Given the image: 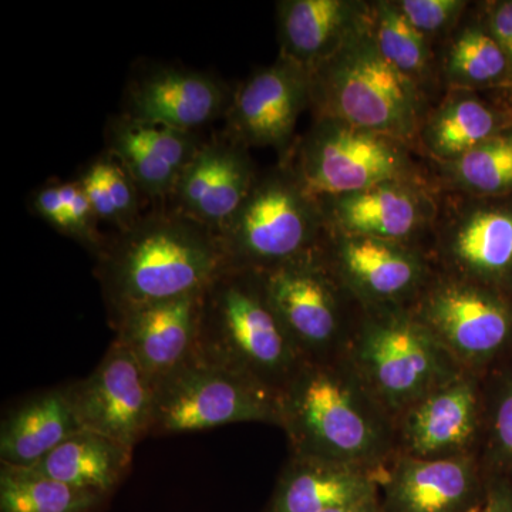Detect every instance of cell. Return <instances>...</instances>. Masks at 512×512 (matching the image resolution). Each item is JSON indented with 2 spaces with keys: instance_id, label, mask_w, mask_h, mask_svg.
<instances>
[{
  "instance_id": "cell-1",
  "label": "cell",
  "mask_w": 512,
  "mask_h": 512,
  "mask_svg": "<svg viewBox=\"0 0 512 512\" xmlns=\"http://www.w3.org/2000/svg\"><path fill=\"white\" fill-rule=\"evenodd\" d=\"M293 456L383 476L396 456L394 423L345 357L308 360L279 397Z\"/></svg>"
},
{
  "instance_id": "cell-2",
  "label": "cell",
  "mask_w": 512,
  "mask_h": 512,
  "mask_svg": "<svg viewBox=\"0 0 512 512\" xmlns=\"http://www.w3.org/2000/svg\"><path fill=\"white\" fill-rule=\"evenodd\" d=\"M227 271L217 235L178 212L127 229L107 256L103 279L121 318L154 303L208 292Z\"/></svg>"
},
{
  "instance_id": "cell-3",
  "label": "cell",
  "mask_w": 512,
  "mask_h": 512,
  "mask_svg": "<svg viewBox=\"0 0 512 512\" xmlns=\"http://www.w3.org/2000/svg\"><path fill=\"white\" fill-rule=\"evenodd\" d=\"M315 119H336L417 147L426 92L387 62L370 22L311 72Z\"/></svg>"
},
{
  "instance_id": "cell-4",
  "label": "cell",
  "mask_w": 512,
  "mask_h": 512,
  "mask_svg": "<svg viewBox=\"0 0 512 512\" xmlns=\"http://www.w3.org/2000/svg\"><path fill=\"white\" fill-rule=\"evenodd\" d=\"M195 353L279 397L308 362L269 305L255 272L227 271L212 285Z\"/></svg>"
},
{
  "instance_id": "cell-5",
  "label": "cell",
  "mask_w": 512,
  "mask_h": 512,
  "mask_svg": "<svg viewBox=\"0 0 512 512\" xmlns=\"http://www.w3.org/2000/svg\"><path fill=\"white\" fill-rule=\"evenodd\" d=\"M328 228L318 198L281 164L217 232L228 271L265 272L320 251Z\"/></svg>"
},
{
  "instance_id": "cell-6",
  "label": "cell",
  "mask_w": 512,
  "mask_h": 512,
  "mask_svg": "<svg viewBox=\"0 0 512 512\" xmlns=\"http://www.w3.org/2000/svg\"><path fill=\"white\" fill-rule=\"evenodd\" d=\"M343 357L393 423L463 370L409 308L363 311Z\"/></svg>"
},
{
  "instance_id": "cell-7",
  "label": "cell",
  "mask_w": 512,
  "mask_h": 512,
  "mask_svg": "<svg viewBox=\"0 0 512 512\" xmlns=\"http://www.w3.org/2000/svg\"><path fill=\"white\" fill-rule=\"evenodd\" d=\"M416 150L399 138L322 117L282 164L313 197H333L392 181H434Z\"/></svg>"
},
{
  "instance_id": "cell-8",
  "label": "cell",
  "mask_w": 512,
  "mask_h": 512,
  "mask_svg": "<svg viewBox=\"0 0 512 512\" xmlns=\"http://www.w3.org/2000/svg\"><path fill=\"white\" fill-rule=\"evenodd\" d=\"M409 311L467 372L485 376L512 356V291L437 271Z\"/></svg>"
},
{
  "instance_id": "cell-9",
  "label": "cell",
  "mask_w": 512,
  "mask_h": 512,
  "mask_svg": "<svg viewBox=\"0 0 512 512\" xmlns=\"http://www.w3.org/2000/svg\"><path fill=\"white\" fill-rule=\"evenodd\" d=\"M151 436L195 433L234 423L281 424V402L271 392L197 353L156 383Z\"/></svg>"
},
{
  "instance_id": "cell-10",
  "label": "cell",
  "mask_w": 512,
  "mask_h": 512,
  "mask_svg": "<svg viewBox=\"0 0 512 512\" xmlns=\"http://www.w3.org/2000/svg\"><path fill=\"white\" fill-rule=\"evenodd\" d=\"M256 275L269 305L306 360L345 355L363 309L333 274L322 248Z\"/></svg>"
},
{
  "instance_id": "cell-11",
  "label": "cell",
  "mask_w": 512,
  "mask_h": 512,
  "mask_svg": "<svg viewBox=\"0 0 512 512\" xmlns=\"http://www.w3.org/2000/svg\"><path fill=\"white\" fill-rule=\"evenodd\" d=\"M430 256L443 274L512 291V195L440 190Z\"/></svg>"
},
{
  "instance_id": "cell-12",
  "label": "cell",
  "mask_w": 512,
  "mask_h": 512,
  "mask_svg": "<svg viewBox=\"0 0 512 512\" xmlns=\"http://www.w3.org/2000/svg\"><path fill=\"white\" fill-rule=\"evenodd\" d=\"M322 254L363 311L410 308L437 272L427 249L342 232L328 231Z\"/></svg>"
},
{
  "instance_id": "cell-13",
  "label": "cell",
  "mask_w": 512,
  "mask_h": 512,
  "mask_svg": "<svg viewBox=\"0 0 512 512\" xmlns=\"http://www.w3.org/2000/svg\"><path fill=\"white\" fill-rule=\"evenodd\" d=\"M484 423V376L461 370L394 420L396 456L478 457Z\"/></svg>"
},
{
  "instance_id": "cell-14",
  "label": "cell",
  "mask_w": 512,
  "mask_h": 512,
  "mask_svg": "<svg viewBox=\"0 0 512 512\" xmlns=\"http://www.w3.org/2000/svg\"><path fill=\"white\" fill-rule=\"evenodd\" d=\"M83 430L130 450L153 429L156 383L136 357L114 340L92 375L69 387Z\"/></svg>"
},
{
  "instance_id": "cell-15",
  "label": "cell",
  "mask_w": 512,
  "mask_h": 512,
  "mask_svg": "<svg viewBox=\"0 0 512 512\" xmlns=\"http://www.w3.org/2000/svg\"><path fill=\"white\" fill-rule=\"evenodd\" d=\"M318 200L330 232L416 245L430 252L440 202L434 181H392Z\"/></svg>"
},
{
  "instance_id": "cell-16",
  "label": "cell",
  "mask_w": 512,
  "mask_h": 512,
  "mask_svg": "<svg viewBox=\"0 0 512 512\" xmlns=\"http://www.w3.org/2000/svg\"><path fill=\"white\" fill-rule=\"evenodd\" d=\"M311 107V72L279 56L239 87L227 110L229 140L272 147L284 160L302 111Z\"/></svg>"
},
{
  "instance_id": "cell-17",
  "label": "cell",
  "mask_w": 512,
  "mask_h": 512,
  "mask_svg": "<svg viewBox=\"0 0 512 512\" xmlns=\"http://www.w3.org/2000/svg\"><path fill=\"white\" fill-rule=\"evenodd\" d=\"M487 485L478 457L394 456L383 473V512H473Z\"/></svg>"
},
{
  "instance_id": "cell-18",
  "label": "cell",
  "mask_w": 512,
  "mask_h": 512,
  "mask_svg": "<svg viewBox=\"0 0 512 512\" xmlns=\"http://www.w3.org/2000/svg\"><path fill=\"white\" fill-rule=\"evenodd\" d=\"M256 180L247 147L229 138L202 146L173 192L178 212L217 234L247 200Z\"/></svg>"
},
{
  "instance_id": "cell-19",
  "label": "cell",
  "mask_w": 512,
  "mask_h": 512,
  "mask_svg": "<svg viewBox=\"0 0 512 512\" xmlns=\"http://www.w3.org/2000/svg\"><path fill=\"white\" fill-rule=\"evenodd\" d=\"M512 128V90H446L427 110L417 147L431 163H453Z\"/></svg>"
},
{
  "instance_id": "cell-20",
  "label": "cell",
  "mask_w": 512,
  "mask_h": 512,
  "mask_svg": "<svg viewBox=\"0 0 512 512\" xmlns=\"http://www.w3.org/2000/svg\"><path fill=\"white\" fill-rule=\"evenodd\" d=\"M205 293L154 303L119 318L117 342L157 383L190 360L200 340Z\"/></svg>"
},
{
  "instance_id": "cell-21",
  "label": "cell",
  "mask_w": 512,
  "mask_h": 512,
  "mask_svg": "<svg viewBox=\"0 0 512 512\" xmlns=\"http://www.w3.org/2000/svg\"><path fill=\"white\" fill-rule=\"evenodd\" d=\"M369 22L363 0H285L278 3L279 56L313 72Z\"/></svg>"
},
{
  "instance_id": "cell-22",
  "label": "cell",
  "mask_w": 512,
  "mask_h": 512,
  "mask_svg": "<svg viewBox=\"0 0 512 512\" xmlns=\"http://www.w3.org/2000/svg\"><path fill=\"white\" fill-rule=\"evenodd\" d=\"M191 133L121 117L110 128L111 154L137 190L150 197L173 194L185 167L197 153Z\"/></svg>"
},
{
  "instance_id": "cell-23",
  "label": "cell",
  "mask_w": 512,
  "mask_h": 512,
  "mask_svg": "<svg viewBox=\"0 0 512 512\" xmlns=\"http://www.w3.org/2000/svg\"><path fill=\"white\" fill-rule=\"evenodd\" d=\"M224 87L207 74L164 69L134 87L128 117L191 133L228 109Z\"/></svg>"
},
{
  "instance_id": "cell-24",
  "label": "cell",
  "mask_w": 512,
  "mask_h": 512,
  "mask_svg": "<svg viewBox=\"0 0 512 512\" xmlns=\"http://www.w3.org/2000/svg\"><path fill=\"white\" fill-rule=\"evenodd\" d=\"M383 476L322 458L293 456L276 487L271 512H325L379 497Z\"/></svg>"
},
{
  "instance_id": "cell-25",
  "label": "cell",
  "mask_w": 512,
  "mask_h": 512,
  "mask_svg": "<svg viewBox=\"0 0 512 512\" xmlns=\"http://www.w3.org/2000/svg\"><path fill=\"white\" fill-rule=\"evenodd\" d=\"M82 430L69 387L37 394L3 420L0 460L3 466L33 467Z\"/></svg>"
},
{
  "instance_id": "cell-26",
  "label": "cell",
  "mask_w": 512,
  "mask_h": 512,
  "mask_svg": "<svg viewBox=\"0 0 512 512\" xmlns=\"http://www.w3.org/2000/svg\"><path fill=\"white\" fill-rule=\"evenodd\" d=\"M447 37L441 56V80L446 90H512V64L485 25L480 6L464 16Z\"/></svg>"
},
{
  "instance_id": "cell-27",
  "label": "cell",
  "mask_w": 512,
  "mask_h": 512,
  "mask_svg": "<svg viewBox=\"0 0 512 512\" xmlns=\"http://www.w3.org/2000/svg\"><path fill=\"white\" fill-rule=\"evenodd\" d=\"M131 460L130 448L82 430L29 468L60 483L107 495L126 476Z\"/></svg>"
},
{
  "instance_id": "cell-28",
  "label": "cell",
  "mask_w": 512,
  "mask_h": 512,
  "mask_svg": "<svg viewBox=\"0 0 512 512\" xmlns=\"http://www.w3.org/2000/svg\"><path fill=\"white\" fill-rule=\"evenodd\" d=\"M434 164V183L443 191L473 197L512 195V128L485 141L453 163Z\"/></svg>"
},
{
  "instance_id": "cell-29",
  "label": "cell",
  "mask_w": 512,
  "mask_h": 512,
  "mask_svg": "<svg viewBox=\"0 0 512 512\" xmlns=\"http://www.w3.org/2000/svg\"><path fill=\"white\" fill-rule=\"evenodd\" d=\"M370 28L384 59L421 90L426 89L434 76L431 42L413 28L396 0L370 2Z\"/></svg>"
},
{
  "instance_id": "cell-30",
  "label": "cell",
  "mask_w": 512,
  "mask_h": 512,
  "mask_svg": "<svg viewBox=\"0 0 512 512\" xmlns=\"http://www.w3.org/2000/svg\"><path fill=\"white\" fill-rule=\"evenodd\" d=\"M103 497L32 468L2 464L0 470V512H89Z\"/></svg>"
},
{
  "instance_id": "cell-31",
  "label": "cell",
  "mask_w": 512,
  "mask_h": 512,
  "mask_svg": "<svg viewBox=\"0 0 512 512\" xmlns=\"http://www.w3.org/2000/svg\"><path fill=\"white\" fill-rule=\"evenodd\" d=\"M481 467L485 476L512 481V356L484 376Z\"/></svg>"
},
{
  "instance_id": "cell-32",
  "label": "cell",
  "mask_w": 512,
  "mask_h": 512,
  "mask_svg": "<svg viewBox=\"0 0 512 512\" xmlns=\"http://www.w3.org/2000/svg\"><path fill=\"white\" fill-rule=\"evenodd\" d=\"M396 3L413 28L430 42L447 40L470 9L466 0H396Z\"/></svg>"
},
{
  "instance_id": "cell-33",
  "label": "cell",
  "mask_w": 512,
  "mask_h": 512,
  "mask_svg": "<svg viewBox=\"0 0 512 512\" xmlns=\"http://www.w3.org/2000/svg\"><path fill=\"white\" fill-rule=\"evenodd\" d=\"M99 165L101 177L109 191L111 204L116 210L117 221L121 228H133L137 222V187L131 180L127 171L121 167L120 163L114 161L113 158H104L97 161Z\"/></svg>"
},
{
  "instance_id": "cell-34",
  "label": "cell",
  "mask_w": 512,
  "mask_h": 512,
  "mask_svg": "<svg viewBox=\"0 0 512 512\" xmlns=\"http://www.w3.org/2000/svg\"><path fill=\"white\" fill-rule=\"evenodd\" d=\"M60 190L69 208V234L89 241L92 238V220L96 215L82 184H63L60 185Z\"/></svg>"
},
{
  "instance_id": "cell-35",
  "label": "cell",
  "mask_w": 512,
  "mask_h": 512,
  "mask_svg": "<svg viewBox=\"0 0 512 512\" xmlns=\"http://www.w3.org/2000/svg\"><path fill=\"white\" fill-rule=\"evenodd\" d=\"M485 25L503 47L512 64V0H491L480 3Z\"/></svg>"
},
{
  "instance_id": "cell-36",
  "label": "cell",
  "mask_w": 512,
  "mask_h": 512,
  "mask_svg": "<svg viewBox=\"0 0 512 512\" xmlns=\"http://www.w3.org/2000/svg\"><path fill=\"white\" fill-rule=\"evenodd\" d=\"M80 184H82L83 190L86 192L90 204H92L94 215L100 218V220L114 222V224L119 225L116 210H114L113 204H111L109 191H107L97 163H94L84 173Z\"/></svg>"
},
{
  "instance_id": "cell-37",
  "label": "cell",
  "mask_w": 512,
  "mask_h": 512,
  "mask_svg": "<svg viewBox=\"0 0 512 512\" xmlns=\"http://www.w3.org/2000/svg\"><path fill=\"white\" fill-rule=\"evenodd\" d=\"M35 208L53 227L69 234V208L64 201L60 185H52L40 191L35 198Z\"/></svg>"
},
{
  "instance_id": "cell-38",
  "label": "cell",
  "mask_w": 512,
  "mask_h": 512,
  "mask_svg": "<svg viewBox=\"0 0 512 512\" xmlns=\"http://www.w3.org/2000/svg\"><path fill=\"white\" fill-rule=\"evenodd\" d=\"M473 512H512V481L487 477L483 500Z\"/></svg>"
},
{
  "instance_id": "cell-39",
  "label": "cell",
  "mask_w": 512,
  "mask_h": 512,
  "mask_svg": "<svg viewBox=\"0 0 512 512\" xmlns=\"http://www.w3.org/2000/svg\"><path fill=\"white\" fill-rule=\"evenodd\" d=\"M325 512H383V510L379 497H373L369 498V500L359 501V503L332 508V510Z\"/></svg>"
}]
</instances>
